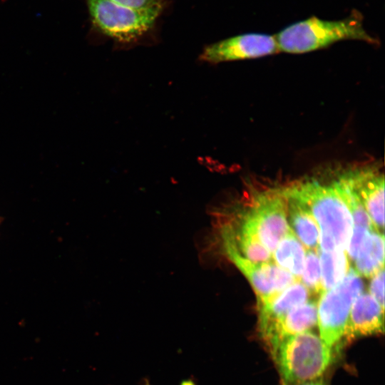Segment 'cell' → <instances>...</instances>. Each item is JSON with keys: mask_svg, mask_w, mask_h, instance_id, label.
Masks as SVG:
<instances>
[{"mask_svg": "<svg viewBox=\"0 0 385 385\" xmlns=\"http://www.w3.org/2000/svg\"><path fill=\"white\" fill-rule=\"evenodd\" d=\"M362 290L360 275L349 268L339 284L321 294L317 302L319 335L331 348L342 341L351 305Z\"/></svg>", "mask_w": 385, "mask_h": 385, "instance_id": "5b68a950", "label": "cell"}, {"mask_svg": "<svg viewBox=\"0 0 385 385\" xmlns=\"http://www.w3.org/2000/svg\"><path fill=\"white\" fill-rule=\"evenodd\" d=\"M295 385H325L322 381L317 379L304 381Z\"/></svg>", "mask_w": 385, "mask_h": 385, "instance_id": "44dd1931", "label": "cell"}, {"mask_svg": "<svg viewBox=\"0 0 385 385\" xmlns=\"http://www.w3.org/2000/svg\"><path fill=\"white\" fill-rule=\"evenodd\" d=\"M283 196L286 200L287 212L294 235L308 250L317 251L319 229L314 217L298 201L292 197Z\"/></svg>", "mask_w": 385, "mask_h": 385, "instance_id": "4fadbf2b", "label": "cell"}, {"mask_svg": "<svg viewBox=\"0 0 385 385\" xmlns=\"http://www.w3.org/2000/svg\"><path fill=\"white\" fill-rule=\"evenodd\" d=\"M370 230L361 226H353L352 234L347 247V256L354 261Z\"/></svg>", "mask_w": 385, "mask_h": 385, "instance_id": "ac0fdd59", "label": "cell"}, {"mask_svg": "<svg viewBox=\"0 0 385 385\" xmlns=\"http://www.w3.org/2000/svg\"><path fill=\"white\" fill-rule=\"evenodd\" d=\"M274 36L279 51L294 54L324 48L343 40L379 43L364 29L362 14L356 9L341 20L313 16L287 26Z\"/></svg>", "mask_w": 385, "mask_h": 385, "instance_id": "7a4b0ae2", "label": "cell"}, {"mask_svg": "<svg viewBox=\"0 0 385 385\" xmlns=\"http://www.w3.org/2000/svg\"><path fill=\"white\" fill-rule=\"evenodd\" d=\"M144 385H150L148 382H146Z\"/></svg>", "mask_w": 385, "mask_h": 385, "instance_id": "7402d4cb", "label": "cell"}, {"mask_svg": "<svg viewBox=\"0 0 385 385\" xmlns=\"http://www.w3.org/2000/svg\"><path fill=\"white\" fill-rule=\"evenodd\" d=\"M280 190L283 195L298 201L314 217L319 229V250L346 251L353 220L334 183L328 185L307 180L294 182Z\"/></svg>", "mask_w": 385, "mask_h": 385, "instance_id": "6da1fadb", "label": "cell"}, {"mask_svg": "<svg viewBox=\"0 0 385 385\" xmlns=\"http://www.w3.org/2000/svg\"><path fill=\"white\" fill-rule=\"evenodd\" d=\"M87 4L93 26L121 42H130L145 34L162 11L136 9L108 0H87Z\"/></svg>", "mask_w": 385, "mask_h": 385, "instance_id": "277c9868", "label": "cell"}, {"mask_svg": "<svg viewBox=\"0 0 385 385\" xmlns=\"http://www.w3.org/2000/svg\"><path fill=\"white\" fill-rule=\"evenodd\" d=\"M317 324V302L308 300L295 307L260 332L270 349L281 340L311 329Z\"/></svg>", "mask_w": 385, "mask_h": 385, "instance_id": "8fae6325", "label": "cell"}, {"mask_svg": "<svg viewBox=\"0 0 385 385\" xmlns=\"http://www.w3.org/2000/svg\"><path fill=\"white\" fill-rule=\"evenodd\" d=\"M113 3L136 9L163 10L164 0H108Z\"/></svg>", "mask_w": 385, "mask_h": 385, "instance_id": "ffe728a7", "label": "cell"}, {"mask_svg": "<svg viewBox=\"0 0 385 385\" xmlns=\"http://www.w3.org/2000/svg\"><path fill=\"white\" fill-rule=\"evenodd\" d=\"M384 267L372 276L369 285L371 295L384 309Z\"/></svg>", "mask_w": 385, "mask_h": 385, "instance_id": "d6986e66", "label": "cell"}, {"mask_svg": "<svg viewBox=\"0 0 385 385\" xmlns=\"http://www.w3.org/2000/svg\"><path fill=\"white\" fill-rule=\"evenodd\" d=\"M300 281L309 292L322 294L321 267L318 252L308 250Z\"/></svg>", "mask_w": 385, "mask_h": 385, "instance_id": "e0dca14e", "label": "cell"}, {"mask_svg": "<svg viewBox=\"0 0 385 385\" xmlns=\"http://www.w3.org/2000/svg\"><path fill=\"white\" fill-rule=\"evenodd\" d=\"M359 197L376 229L383 233L384 177L373 168L351 170L343 174Z\"/></svg>", "mask_w": 385, "mask_h": 385, "instance_id": "9c48e42d", "label": "cell"}, {"mask_svg": "<svg viewBox=\"0 0 385 385\" xmlns=\"http://www.w3.org/2000/svg\"><path fill=\"white\" fill-rule=\"evenodd\" d=\"M310 292L300 280H296L273 298L257 304L259 332L289 312L292 309L309 300Z\"/></svg>", "mask_w": 385, "mask_h": 385, "instance_id": "7c38bea8", "label": "cell"}, {"mask_svg": "<svg viewBox=\"0 0 385 385\" xmlns=\"http://www.w3.org/2000/svg\"><path fill=\"white\" fill-rule=\"evenodd\" d=\"M274 36L265 34H245L232 36L205 46L201 61L218 63L245 60L279 53Z\"/></svg>", "mask_w": 385, "mask_h": 385, "instance_id": "ba28073f", "label": "cell"}, {"mask_svg": "<svg viewBox=\"0 0 385 385\" xmlns=\"http://www.w3.org/2000/svg\"><path fill=\"white\" fill-rule=\"evenodd\" d=\"M272 254L279 267L300 280L306 252L292 229L280 240Z\"/></svg>", "mask_w": 385, "mask_h": 385, "instance_id": "9a60e30c", "label": "cell"}, {"mask_svg": "<svg viewBox=\"0 0 385 385\" xmlns=\"http://www.w3.org/2000/svg\"><path fill=\"white\" fill-rule=\"evenodd\" d=\"M224 247L228 257L253 287L257 304L273 298L294 282L299 280L274 262H255L246 259L231 242L225 241Z\"/></svg>", "mask_w": 385, "mask_h": 385, "instance_id": "52a82bcc", "label": "cell"}, {"mask_svg": "<svg viewBox=\"0 0 385 385\" xmlns=\"http://www.w3.org/2000/svg\"><path fill=\"white\" fill-rule=\"evenodd\" d=\"M384 309L368 293H361L354 301L342 341L350 343L358 338L384 332Z\"/></svg>", "mask_w": 385, "mask_h": 385, "instance_id": "30bf717a", "label": "cell"}, {"mask_svg": "<svg viewBox=\"0 0 385 385\" xmlns=\"http://www.w3.org/2000/svg\"><path fill=\"white\" fill-rule=\"evenodd\" d=\"M287 214V202L280 188H271L253 196L252 207L242 221L252 229L272 254L280 240L291 230Z\"/></svg>", "mask_w": 385, "mask_h": 385, "instance_id": "8992f818", "label": "cell"}, {"mask_svg": "<svg viewBox=\"0 0 385 385\" xmlns=\"http://www.w3.org/2000/svg\"><path fill=\"white\" fill-rule=\"evenodd\" d=\"M269 349L283 385L319 379L334 356L333 348L312 331L287 337Z\"/></svg>", "mask_w": 385, "mask_h": 385, "instance_id": "3957f363", "label": "cell"}, {"mask_svg": "<svg viewBox=\"0 0 385 385\" xmlns=\"http://www.w3.org/2000/svg\"><path fill=\"white\" fill-rule=\"evenodd\" d=\"M317 252L321 267L322 291L324 292L342 281L349 269V260L345 250L323 252L318 249Z\"/></svg>", "mask_w": 385, "mask_h": 385, "instance_id": "2e32d148", "label": "cell"}, {"mask_svg": "<svg viewBox=\"0 0 385 385\" xmlns=\"http://www.w3.org/2000/svg\"><path fill=\"white\" fill-rule=\"evenodd\" d=\"M356 271L359 275L371 277L384 265V233L370 231L365 238L354 260Z\"/></svg>", "mask_w": 385, "mask_h": 385, "instance_id": "5bb4252c", "label": "cell"}]
</instances>
